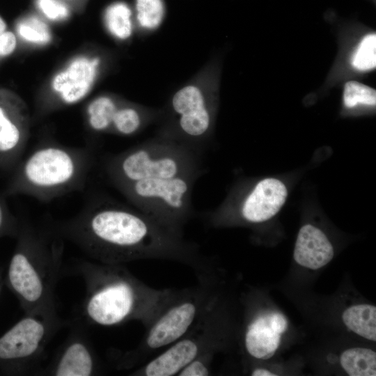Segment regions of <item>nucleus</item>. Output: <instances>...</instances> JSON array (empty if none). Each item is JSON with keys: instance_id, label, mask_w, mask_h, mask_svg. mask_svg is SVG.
I'll use <instances>...</instances> for the list:
<instances>
[{"instance_id": "obj_20", "label": "nucleus", "mask_w": 376, "mask_h": 376, "mask_svg": "<svg viewBox=\"0 0 376 376\" xmlns=\"http://www.w3.org/2000/svg\"><path fill=\"white\" fill-rule=\"evenodd\" d=\"M340 363L350 376H375L376 353L364 347H352L340 355Z\"/></svg>"}, {"instance_id": "obj_15", "label": "nucleus", "mask_w": 376, "mask_h": 376, "mask_svg": "<svg viewBox=\"0 0 376 376\" xmlns=\"http://www.w3.org/2000/svg\"><path fill=\"white\" fill-rule=\"evenodd\" d=\"M287 327V320L281 313L257 315L245 330L244 343L246 352L258 359L270 358L278 349L281 335Z\"/></svg>"}, {"instance_id": "obj_26", "label": "nucleus", "mask_w": 376, "mask_h": 376, "mask_svg": "<svg viewBox=\"0 0 376 376\" xmlns=\"http://www.w3.org/2000/svg\"><path fill=\"white\" fill-rule=\"evenodd\" d=\"M19 227L20 222L10 214L3 200L0 198V237L17 235Z\"/></svg>"}, {"instance_id": "obj_23", "label": "nucleus", "mask_w": 376, "mask_h": 376, "mask_svg": "<svg viewBox=\"0 0 376 376\" xmlns=\"http://www.w3.org/2000/svg\"><path fill=\"white\" fill-rule=\"evenodd\" d=\"M343 102L347 108H353L359 104L375 106L376 91L358 81H347L344 86Z\"/></svg>"}, {"instance_id": "obj_24", "label": "nucleus", "mask_w": 376, "mask_h": 376, "mask_svg": "<svg viewBox=\"0 0 376 376\" xmlns=\"http://www.w3.org/2000/svg\"><path fill=\"white\" fill-rule=\"evenodd\" d=\"M17 32L23 40L33 44H47L52 38L47 25L36 17L21 21L17 25Z\"/></svg>"}, {"instance_id": "obj_9", "label": "nucleus", "mask_w": 376, "mask_h": 376, "mask_svg": "<svg viewBox=\"0 0 376 376\" xmlns=\"http://www.w3.org/2000/svg\"><path fill=\"white\" fill-rule=\"evenodd\" d=\"M203 174L146 178L116 187L133 207L161 224L182 232L193 217L191 194Z\"/></svg>"}, {"instance_id": "obj_28", "label": "nucleus", "mask_w": 376, "mask_h": 376, "mask_svg": "<svg viewBox=\"0 0 376 376\" xmlns=\"http://www.w3.org/2000/svg\"><path fill=\"white\" fill-rule=\"evenodd\" d=\"M16 45L17 39L13 32L6 31L0 34V56H6L12 54Z\"/></svg>"}, {"instance_id": "obj_31", "label": "nucleus", "mask_w": 376, "mask_h": 376, "mask_svg": "<svg viewBox=\"0 0 376 376\" xmlns=\"http://www.w3.org/2000/svg\"><path fill=\"white\" fill-rule=\"evenodd\" d=\"M1 272H0V290H1Z\"/></svg>"}, {"instance_id": "obj_17", "label": "nucleus", "mask_w": 376, "mask_h": 376, "mask_svg": "<svg viewBox=\"0 0 376 376\" xmlns=\"http://www.w3.org/2000/svg\"><path fill=\"white\" fill-rule=\"evenodd\" d=\"M162 110L122 102L118 107L111 132L124 136H133L159 119Z\"/></svg>"}, {"instance_id": "obj_7", "label": "nucleus", "mask_w": 376, "mask_h": 376, "mask_svg": "<svg viewBox=\"0 0 376 376\" xmlns=\"http://www.w3.org/2000/svg\"><path fill=\"white\" fill-rule=\"evenodd\" d=\"M206 66L170 98L157 134L204 154L214 126L216 95Z\"/></svg>"}, {"instance_id": "obj_11", "label": "nucleus", "mask_w": 376, "mask_h": 376, "mask_svg": "<svg viewBox=\"0 0 376 376\" xmlns=\"http://www.w3.org/2000/svg\"><path fill=\"white\" fill-rule=\"evenodd\" d=\"M29 136V115L24 102L15 95L0 90V167L15 166Z\"/></svg>"}, {"instance_id": "obj_30", "label": "nucleus", "mask_w": 376, "mask_h": 376, "mask_svg": "<svg viewBox=\"0 0 376 376\" xmlns=\"http://www.w3.org/2000/svg\"><path fill=\"white\" fill-rule=\"evenodd\" d=\"M6 24L4 20L0 17V34L6 31Z\"/></svg>"}, {"instance_id": "obj_13", "label": "nucleus", "mask_w": 376, "mask_h": 376, "mask_svg": "<svg viewBox=\"0 0 376 376\" xmlns=\"http://www.w3.org/2000/svg\"><path fill=\"white\" fill-rule=\"evenodd\" d=\"M100 59L80 56L53 77V92L63 104H72L81 100L91 90L97 76Z\"/></svg>"}, {"instance_id": "obj_29", "label": "nucleus", "mask_w": 376, "mask_h": 376, "mask_svg": "<svg viewBox=\"0 0 376 376\" xmlns=\"http://www.w3.org/2000/svg\"><path fill=\"white\" fill-rule=\"evenodd\" d=\"M252 376H275L272 372L262 368L254 369L251 373Z\"/></svg>"}, {"instance_id": "obj_10", "label": "nucleus", "mask_w": 376, "mask_h": 376, "mask_svg": "<svg viewBox=\"0 0 376 376\" xmlns=\"http://www.w3.org/2000/svg\"><path fill=\"white\" fill-rule=\"evenodd\" d=\"M66 324L57 311L25 313L0 336V372L38 375L48 344Z\"/></svg>"}, {"instance_id": "obj_5", "label": "nucleus", "mask_w": 376, "mask_h": 376, "mask_svg": "<svg viewBox=\"0 0 376 376\" xmlns=\"http://www.w3.org/2000/svg\"><path fill=\"white\" fill-rule=\"evenodd\" d=\"M194 286L177 289L173 296L146 327L134 348L114 351L111 360L116 370H132L185 336L217 294L210 270L196 274Z\"/></svg>"}, {"instance_id": "obj_22", "label": "nucleus", "mask_w": 376, "mask_h": 376, "mask_svg": "<svg viewBox=\"0 0 376 376\" xmlns=\"http://www.w3.org/2000/svg\"><path fill=\"white\" fill-rule=\"evenodd\" d=\"M136 21L144 31H153L161 24L165 7L162 0H136Z\"/></svg>"}, {"instance_id": "obj_8", "label": "nucleus", "mask_w": 376, "mask_h": 376, "mask_svg": "<svg viewBox=\"0 0 376 376\" xmlns=\"http://www.w3.org/2000/svg\"><path fill=\"white\" fill-rule=\"evenodd\" d=\"M218 294L180 339L133 368L130 375L173 376L198 357L212 361L224 338V314Z\"/></svg>"}, {"instance_id": "obj_4", "label": "nucleus", "mask_w": 376, "mask_h": 376, "mask_svg": "<svg viewBox=\"0 0 376 376\" xmlns=\"http://www.w3.org/2000/svg\"><path fill=\"white\" fill-rule=\"evenodd\" d=\"M93 162L91 148L42 145L18 164L6 194L52 201L83 189Z\"/></svg>"}, {"instance_id": "obj_1", "label": "nucleus", "mask_w": 376, "mask_h": 376, "mask_svg": "<svg viewBox=\"0 0 376 376\" xmlns=\"http://www.w3.org/2000/svg\"><path fill=\"white\" fill-rule=\"evenodd\" d=\"M49 224L95 262L170 260L189 266L195 274L210 268L199 246L183 232L109 197L91 198L73 217Z\"/></svg>"}, {"instance_id": "obj_25", "label": "nucleus", "mask_w": 376, "mask_h": 376, "mask_svg": "<svg viewBox=\"0 0 376 376\" xmlns=\"http://www.w3.org/2000/svg\"><path fill=\"white\" fill-rule=\"evenodd\" d=\"M352 63L355 69L360 71H367L375 68V33L368 34L362 39L353 55Z\"/></svg>"}, {"instance_id": "obj_12", "label": "nucleus", "mask_w": 376, "mask_h": 376, "mask_svg": "<svg viewBox=\"0 0 376 376\" xmlns=\"http://www.w3.org/2000/svg\"><path fill=\"white\" fill-rule=\"evenodd\" d=\"M83 328L75 327L49 363L38 375L90 376L99 374L100 363Z\"/></svg>"}, {"instance_id": "obj_21", "label": "nucleus", "mask_w": 376, "mask_h": 376, "mask_svg": "<svg viewBox=\"0 0 376 376\" xmlns=\"http://www.w3.org/2000/svg\"><path fill=\"white\" fill-rule=\"evenodd\" d=\"M104 20L108 31L116 39L125 40L132 36V11L126 3L117 2L110 5L105 10Z\"/></svg>"}, {"instance_id": "obj_16", "label": "nucleus", "mask_w": 376, "mask_h": 376, "mask_svg": "<svg viewBox=\"0 0 376 376\" xmlns=\"http://www.w3.org/2000/svg\"><path fill=\"white\" fill-rule=\"evenodd\" d=\"M334 255L332 244L320 229L311 224L300 228L293 254L297 264L318 269L327 265Z\"/></svg>"}, {"instance_id": "obj_3", "label": "nucleus", "mask_w": 376, "mask_h": 376, "mask_svg": "<svg viewBox=\"0 0 376 376\" xmlns=\"http://www.w3.org/2000/svg\"><path fill=\"white\" fill-rule=\"evenodd\" d=\"M10 260L6 283L24 313L57 311L55 290L63 263L64 239L48 224L23 221Z\"/></svg>"}, {"instance_id": "obj_27", "label": "nucleus", "mask_w": 376, "mask_h": 376, "mask_svg": "<svg viewBox=\"0 0 376 376\" xmlns=\"http://www.w3.org/2000/svg\"><path fill=\"white\" fill-rule=\"evenodd\" d=\"M38 5L46 17L52 20L63 19L69 15L67 7L55 0H38Z\"/></svg>"}, {"instance_id": "obj_19", "label": "nucleus", "mask_w": 376, "mask_h": 376, "mask_svg": "<svg viewBox=\"0 0 376 376\" xmlns=\"http://www.w3.org/2000/svg\"><path fill=\"white\" fill-rule=\"evenodd\" d=\"M345 326L357 335L376 340V307L370 304H358L347 308L342 315Z\"/></svg>"}, {"instance_id": "obj_18", "label": "nucleus", "mask_w": 376, "mask_h": 376, "mask_svg": "<svg viewBox=\"0 0 376 376\" xmlns=\"http://www.w3.org/2000/svg\"><path fill=\"white\" fill-rule=\"evenodd\" d=\"M122 101L109 95L93 99L87 106V123L97 133H110L115 113Z\"/></svg>"}, {"instance_id": "obj_2", "label": "nucleus", "mask_w": 376, "mask_h": 376, "mask_svg": "<svg viewBox=\"0 0 376 376\" xmlns=\"http://www.w3.org/2000/svg\"><path fill=\"white\" fill-rule=\"evenodd\" d=\"M76 269L86 287L81 314L91 324L111 327L135 320L146 328L177 290L152 288L122 264L81 260Z\"/></svg>"}, {"instance_id": "obj_14", "label": "nucleus", "mask_w": 376, "mask_h": 376, "mask_svg": "<svg viewBox=\"0 0 376 376\" xmlns=\"http://www.w3.org/2000/svg\"><path fill=\"white\" fill-rule=\"evenodd\" d=\"M287 196V189L281 181L265 178L258 182L239 203V217L249 223L265 221L279 212Z\"/></svg>"}, {"instance_id": "obj_6", "label": "nucleus", "mask_w": 376, "mask_h": 376, "mask_svg": "<svg viewBox=\"0 0 376 376\" xmlns=\"http://www.w3.org/2000/svg\"><path fill=\"white\" fill-rule=\"evenodd\" d=\"M203 153L168 137L157 136L106 159L104 171L115 187L146 178L206 172Z\"/></svg>"}]
</instances>
